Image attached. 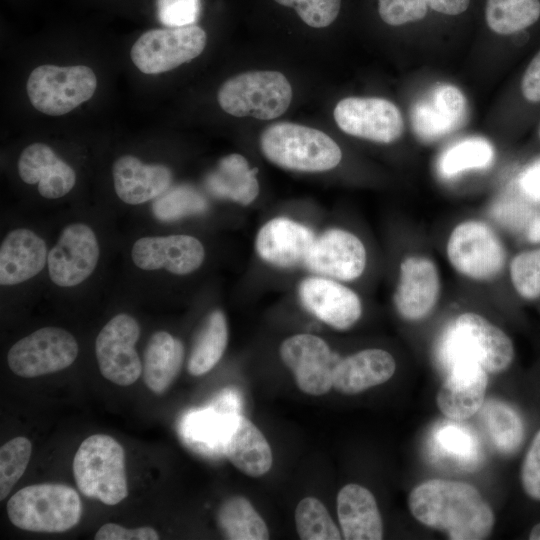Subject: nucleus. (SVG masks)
Listing matches in <instances>:
<instances>
[{"label":"nucleus","instance_id":"nucleus-1","mask_svg":"<svg viewBox=\"0 0 540 540\" xmlns=\"http://www.w3.org/2000/svg\"><path fill=\"white\" fill-rule=\"evenodd\" d=\"M408 507L422 525L445 532L452 540H481L494 527V513L471 484L431 479L415 486Z\"/></svg>","mask_w":540,"mask_h":540},{"label":"nucleus","instance_id":"nucleus-2","mask_svg":"<svg viewBox=\"0 0 540 540\" xmlns=\"http://www.w3.org/2000/svg\"><path fill=\"white\" fill-rule=\"evenodd\" d=\"M514 346L509 336L483 316L459 315L442 335L438 359L445 369L458 361L479 363L487 373H501L513 362Z\"/></svg>","mask_w":540,"mask_h":540},{"label":"nucleus","instance_id":"nucleus-3","mask_svg":"<svg viewBox=\"0 0 540 540\" xmlns=\"http://www.w3.org/2000/svg\"><path fill=\"white\" fill-rule=\"evenodd\" d=\"M6 510L12 524L22 530L60 533L78 524L82 502L70 486L42 483L17 491L8 500Z\"/></svg>","mask_w":540,"mask_h":540},{"label":"nucleus","instance_id":"nucleus-4","mask_svg":"<svg viewBox=\"0 0 540 540\" xmlns=\"http://www.w3.org/2000/svg\"><path fill=\"white\" fill-rule=\"evenodd\" d=\"M260 146L272 163L295 171H327L336 167L342 158L340 147L327 134L288 122L266 128Z\"/></svg>","mask_w":540,"mask_h":540},{"label":"nucleus","instance_id":"nucleus-5","mask_svg":"<svg viewBox=\"0 0 540 540\" xmlns=\"http://www.w3.org/2000/svg\"><path fill=\"white\" fill-rule=\"evenodd\" d=\"M77 487L88 498L116 505L128 495L125 452L106 434H94L82 441L73 460Z\"/></svg>","mask_w":540,"mask_h":540},{"label":"nucleus","instance_id":"nucleus-6","mask_svg":"<svg viewBox=\"0 0 540 540\" xmlns=\"http://www.w3.org/2000/svg\"><path fill=\"white\" fill-rule=\"evenodd\" d=\"M217 99L220 107L230 115L270 120L287 110L292 100V88L280 72L250 71L225 81Z\"/></svg>","mask_w":540,"mask_h":540},{"label":"nucleus","instance_id":"nucleus-7","mask_svg":"<svg viewBox=\"0 0 540 540\" xmlns=\"http://www.w3.org/2000/svg\"><path fill=\"white\" fill-rule=\"evenodd\" d=\"M32 106L47 115H64L88 101L97 88L93 70L84 65L60 67L41 65L27 81Z\"/></svg>","mask_w":540,"mask_h":540},{"label":"nucleus","instance_id":"nucleus-8","mask_svg":"<svg viewBox=\"0 0 540 540\" xmlns=\"http://www.w3.org/2000/svg\"><path fill=\"white\" fill-rule=\"evenodd\" d=\"M205 31L193 24L151 29L143 33L131 48L134 65L145 74L170 71L198 57L206 46Z\"/></svg>","mask_w":540,"mask_h":540},{"label":"nucleus","instance_id":"nucleus-9","mask_svg":"<svg viewBox=\"0 0 540 540\" xmlns=\"http://www.w3.org/2000/svg\"><path fill=\"white\" fill-rule=\"evenodd\" d=\"M447 256L457 272L477 281L495 278L503 269L506 252L493 229L480 221L458 224L450 234Z\"/></svg>","mask_w":540,"mask_h":540},{"label":"nucleus","instance_id":"nucleus-10","mask_svg":"<svg viewBox=\"0 0 540 540\" xmlns=\"http://www.w3.org/2000/svg\"><path fill=\"white\" fill-rule=\"evenodd\" d=\"M79 351L75 337L59 327H43L12 345L8 366L23 378H34L68 368Z\"/></svg>","mask_w":540,"mask_h":540},{"label":"nucleus","instance_id":"nucleus-11","mask_svg":"<svg viewBox=\"0 0 540 540\" xmlns=\"http://www.w3.org/2000/svg\"><path fill=\"white\" fill-rule=\"evenodd\" d=\"M140 336L138 322L126 313L111 318L95 341V354L104 378L120 386L135 383L142 373V363L135 349Z\"/></svg>","mask_w":540,"mask_h":540},{"label":"nucleus","instance_id":"nucleus-12","mask_svg":"<svg viewBox=\"0 0 540 540\" xmlns=\"http://www.w3.org/2000/svg\"><path fill=\"white\" fill-rule=\"evenodd\" d=\"M99 257L100 247L93 229L84 223H71L63 228L48 253L49 277L60 287L77 286L94 272Z\"/></svg>","mask_w":540,"mask_h":540},{"label":"nucleus","instance_id":"nucleus-13","mask_svg":"<svg viewBox=\"0 0 540 540\" xmlns=\"http://www.w3.org/2000/svg\"><path fill=\"white\" fill-rule=\"evenodd\" d=\"M334 119L345 133L378 143H392L403 132V118L390 101L377 97H348L334 109Z\"/></svg>","mask_w":540,"mask_h":540},{"label":"nucleus","instance_id":"nucleus-14","mask_svg":"<svg viewBox=\"0 0 540 540\" xmlns=\"http://www.w3.org/2000/svg\"><path fill=\"white\" fill-rule=\"evenodd\" d=\"M283 363L292 371L298 388L309 395L326 394L333 386V356L318 336L297 334L280 346Z\"/></svg>","mask_w":540,"mask_h":540},{"label":"nucleus","instance_id":"nucleus-15","mask_svg":"<svg viewBox=\"0 0 540 540\" xmlns=\"http://www.w3.org/2000/svg\"><path fill=\"white\" fill-rule=\"evenodd\" d=\"M304 266L324 277L351 281L365 269L366 250L354 234L330 229L315 239Z\"/></svg>","mask_w":540,"mask_h":540},{"label":"nucleus","instance_id":"nucleus-16","mask_svg":"<svg viewBox=\"0 0 540 540\" xmlns=\"http://www.w3.org/2000/svg\"><path fill=\"white\" fill-rule=\"evenodd\" d=\"M204 257L202 243L189 235L146 236L136 240L131 249L132 261L139 269H165L175 275L194 272Z\"/></svg>","mask_w":540,"mask_h":540},{"label":"nucleus","instance_id":"nucleus-17","mask_svg":"<svg viewBox=\"0 0 540 540\" xmlns=\"http://www.w3.org/2000/svg\"><path fill=\"white\" fill-rule=\"evenodd\" d=\"M439 294V274L431 259L410 256L403 260L394 303L404 319L418 321L425 318L435 307Z\"/></svg>","mask_w":540,"mask_h":540},{"label":"nucleus","instance_id":"nucleus-18","mask_svg":"<svg viewBox=\"0 0 540 540\" xmlns=\"http://www.w3.org/2000/svg\"><path fill=\"white\" fill-rule=\"evenodd\" d=\"M447 371L448 375L438 390L436 403L447 418L463 421L484 405L487 371L479 363L470 360L455 362Z\"/></svg>","mask_w":540,"mask_h":540},{"label":"nucleus","instance_id":"nucleus-19","mask_svg":"<svg viewBox=\"0 0 540 540\" xmlns=\"http://www.w3.org/2000/svg\"><path fill=\"white\" fill-rule=\"evenodd\" d=\"M298 292L302 305L335 329H348L361 316L362 306L357 294L333 279L307 278L301 282Z\"/></svg>","mask_w":540,"mask_h":540},{"label":"nucleus","instance_id":"nucleus-20","mask_svg":"<svg viewBox=\"0 0 540 540\" xmlns=\"http://www.w3.org/2000/svg\"><path fill=\"white\" fill-rule=\"evenodd\" d=\"M466 113L462 92L450 84L438 85L412 108V127L420 139L434 141L461 127Z\"/></svg>","mask_w":540,"mask_h":540},{"label":"nucleus","instance_id":"nucleus-21","mask_svg":"<svg viewBox=\"0 0 540 540\" xmlns=\"http://www.w3.org/2000/svg\"><path fill=\"white\" fill-rule=\"evenodd\" d=\"M308 227L288 218L268 221L258 232L256 250L266 262L281 268L304 265L315 242Z\"/></svg>","mask_w":540,"mask_h":540},{"label":"nucleus","instance_id":"nucleus-22","mask_svg":"<svg viewBox=\"0 0 540 540\" xmlns=\"http://www.w3.org/2000/svg\"><path fill=\"white\" fill-rule=\"evenodd\" d=\"M17 167L22 181L30 185L37 183L38 192L46 199L65 196L76 182L73 168L43 143L27 146L20 154Z\"/></svg>","mask_w":540,"mask_h":540},{"label":"nucleus","instance_id":"nucleus-23","mask_svg":"<svg viewBox=\"0 0 540 540\" xmlns=\"http://www.w3.org/2000/svg\"><path fill=\"white\" fill-rule=\"evenodd\" d=\"M48 253L45 241L34 231H10L0 246L1 286L17 285L39 274L47 264Z\"/></svg>","mask_w":540,"mask_h":540},{"label":"nucleus","instance_id":"nucleus-24","mask_svg":"<svg viewBox=\"0 0 540 540\" xmlns=\"http://www.w3.org/2000/svg\"><path fill=\"white\" fill-rule=\"evenodd\" d=\"M114 189L126 204L138 205L156 199L172 182L171 170L161 164H144L137 157H119L112 168Z\"/></svg>","mask_w":540,"mask_h":540},{"label":"nucleus","instance_id":"nucleus-25","mask_svg":"<svg viewBox=\"0 0 540 540\" xmlns=\"http://www.w3.org/2000/svg\"><path fill=\"white\" fill-rule=\"evenodd\" d=\"M393 356L382 349H366L340 360L334 367L333 387L355 395L387 382L395 373Z\"/></svg>","mask_w":540,"mask_h":540},{"label":"nucleus","instance_id":"nucleus-26","mask_svg":"<svg viewBox=\"0 0 540 540\" xmlns=\"http://www.w3.org/2000/svg\"><path fill=\"white\" fill-rule=\"evenodd\" d=\"M337 514L346 540H380L383 523L374 495L359 484H347L337 495Z\"/></svg>","mask_w":540,"mask_h":540},{"label":"nucleus","instance_id":"nucleus-27","mask_svg":"<svg viewBox=\"0 0 540 540\" xmlns=\"http://www.w3.org/2000/svg\"><path fill=\"white\" fill-rule=\"evenodd\" d=\"M223 453L238 470L250 477L266 474L273 463L272 451L263 433L240 414L230 424Z\"/></svg>","mask_w":540,"mask_h":540},{"label":"nucleus","instance_id":"nucleus-28","mask_svg":"<svg viewBox=\"0 0 540 540\" xmlns=\"http://www.w3.org/2000/svg\"><path fill=\"white\" fill-rule=\"evenodd\" d=\"M184 353L182 342L168 332L152 334L145 347L142 363L146 386L154 393H164L179 374Z\"/></svg>","mask_w":540,"mask_h":540},{"label":"nucleus","instance_id":"nucleus-29","mask_svg":"<svg viewBox=\"0 0 540 540\" xmlns=\"http://www.w3.org/2000/svg\"><path fill=\"white\" fill-rule=\"evenodd\" d=\"M255 171L242 155L230 154L223 157L215 170L206 177V187L218 198L247 205L259 193Z\"/></svg>","mask_w":540,"mask_h":540},{"label":"nucleus","instance_id":"nucleus-30","mask_svg":"<svg viewBox=\"0 0 540 540\" xmlns=\"http://www.w3.org/2000/svg\"><path fill=\"white\" fill-rule=\"evenodd\" d=\"M228 342L226 317L220 310L211 312L192 346L187 370L193 376L210 371L221 359Z\"/></svg>","mask_w":540,"mask_h":540},{"label":"nucleus","instance_id":"nucleus-31","mask_svg":"<svg viewBox=\"0 0 540 540\" xmlns=\"http://www.w3.org/2000/svg\"><path fill=\"white\" fill-rule=\"evenodd\" d=\"M483 419L495 448L504 455L514 454L522 445L525 424L519 411L507 402L490 400Z\"/></svg>","mask_w":540,"mask_h":540},{"label":"nucleus","instance_id":"nucleus-32","mask_svg":"<svg viewBox=\"0 0 540 540\" xmlns=\"http://www.w3.org/2000/svg\"><path fill=\"white\" fill-rule=\"evenodd\" d=\"M219 527L231 540H266L269 531L253 505L243 496L226 499L218 511Z\"/></svg>","mask_w":540,"mask_h":540},{"label":"nucleus","instance_id":"nucleus-33","mask_svg":"<svg viewBox=\"0 0 540 540\" xmlns=\"http://www.w3.org/2000/svg\"><path fill=\"white\" fill-rule=\"evenodd\" d=\"M485 18L498 34L522 32L540 19V0H487Z\"/></svg>","mask_w":540,"mask_h":540},{"label":"nucleus","instance_id":"nucleus-34","mask_svg":"<svg viewBox=\"0 0 540 540\" xmlns=\"http://www.w3.org/2000/svg\"><path fill=\"white\" fill-rule=\"evenodd\" d=\"M493 158L494 149L489 141L478 137L467 138L441 154L438 171L442 177L452 178L470 169L486 168Z\"/></svg>","mask_w":540,"mask_h":540},{"label":"nucleus","instance_id":"nucleus-35","mask_svg":"<svg viewBox=\"0 0 540 540\" xmlns=\"http://www.w3.org/2000/svg\"><path fill=\"white\" fill-rule=\"evenodd\" d=\"M295 524L303 540H339L341 533L324 504L315 497H305L295 509Z\"/></svg>","mask_w":540,"mask_h":540},{"label":"nucleus","instance_id":"nucleus-36","mask_svg":"<svg viewBox=\"0 0 540 540\" xmlns=\"http://www.w3.org/2000/svg\"><path fill=\"white\" fill-rule=\"evenodd\" d=\"M207 206V201L198 191L181 185L168 189L156 198L152 210L157 219L168 222L201 214Z\"/></svg>","mask_w":540,"mask_h":540},{"label":"nucleus","instance_id":"nucleus-37","mask_svg":"<svg viewBox=\"0 0 540 540\" xmlns=\"http://www.w3.org/2000/svg\"><path fill=\"white\" fill-rule=\"evenodd\" d=\"M32 444L26 437H15L0 449V500L11 492L30 461Z\"/></svg>","mask_w":540,"mask_h":540},{"label":"nucleus","instance_id":"nucleus-38","mask_svg":"<svg viewBox=\"0 0 540 540\" xmlns=\"http://www.w3.org/2000/svg\"><path fill=\"white\" fill-rule=\"evenodd\" d=\"M223 413L214 407L206 411L191 415L187 421L189 437L209 447L220 446L223 451V442L232 420L237 416Z\"/></svg>","mask_w":540,"mask_h":540},{"label":"nucleus","instance_id":"nucleus-39","mask_svg":"<svg viewBox=\"0 0 540 540\" xmlns=\"http://www.w3.org/2000/svg\"><path fill=\"white\" fill-rule=\"evenodd\" d=\"M435 443L440 452L465 464H470L478 458V444L466 428L447 423L436 430Z\"/></svg>","mask_w":540,"mask_h":540},{"label":"nucleus","instance_id":"nucleus-40","mask_svg":"<svg viewBox=\"0 0 540 540\" xmlns=\"http://www.w3.org/2000/svg\"><path fill=\"white\" fill-rule=\"evenodd\" d=\"M510 277L517 294L527 300L540 297V248L516 255L510 264Z\"/></svg>","mask_w":540,"mask_h":540},{"label":"nucleus","instance_id":"nucleus-41","mask_svg":"<svg viewBox=\"0 0 540 540\" xmlns=\"http://www.w3.org/2000/svg\"><path fill=\"white\" fill-rule=\"evenodd\" d=\"M292 7L299 17L309 26L323 28L330 25L337 17L341 0H274Z\"/></svg>","mask_w":540,"mask_h":540},{"label":"nucleus","instance_id":"nucleus-42","mask_svg":"<svg viewBox=\"0 0 540 540\" xmlns=\"http://www.w3.org/2000/svg\"><path fill=\"white\" fill-rule=\"evenodd\" d=\"M426 14L425 0H379V15L392 26L419 21Z\"/></svg>","mask_w":540,"mask_h":540},{"label":"nucleus","instance_id":"nucleus-43","mask_svg":"<svg viewBox=\"0 0 540 540\" xmlns=\"http://www.w3.org/2000/svg\"><path fill=\"white\" fill-rule=\"evenodd\" d=\"M157 16L168 27L193 25L200 13V0H156Z\"/></svg>","mask_w":540,"mask_h":540},{"label":"nucleus","instance_id":"nucleus-44","mask_svg":"<svg viewBox=\"0 0 540 540\" xmlns=\"http://www.w3.org/2000/svg\"><path fill=\"white\" fill-rule=\"evenodd\" d=\"M520 481L524 493L530 499L540 502V429L532 438L524 455Z\"/></svg>","mask_w":540,"mask_h":540},{"label":"nucleus","instance_id":"nucleus-45","mask_svg":"<svg viewBox=\"0 0 540 540\" xmlns=\"http://www.w3.org/2000/svg\"><path fill=\"white\" fill-rule=\"evenodd\" d=\"M492 215L500 223L514 229L522 228L532 219L531 208L525 202L513 197L502 198L494 204Z\"/></svg>","mask_w":540,"mask_h":540},{"label":"nucleus","instance_id":"nucleus-46","mask_svg":"<svg viewBox=\"0 0 540 540\" xmlns=\"http://www.w3.org/2000/svg\"><path fill=\"white\" fill-rule=\"evenodd\" d=\"M96 540H157V531L149 526L126 528L116 523H106L96 532Z\"/></svg>","mask_w":540,"mask_h":540},{"label":"nucleus","instance_id":"nucleus-47","mask_svg":"<svg viewBox=\"0 0 540 540\" xmlns=\"http://www.w3.org/2000/svg\"><path fill=\"white\" fill-rule=\"evenodd\" d=\"M521 91L528 102H540V50L532 58L523 74Z\"/></svg>","mask_w":540,"mask_h":540},{"label":"nucleus","instance_id":"nucleus-48","mask_svg":"<svg viewBox=\"0 0 540 540\" xmlns=\"http://www.w3.org/2000/svg\"><path fill=\"white\" fill-rule=\"evenodd\" d=\"M518 186L530 202L540 204V159L529 165L520 175Z\"/></svg>","mask_w":540,"mask_h":540},{"label":"nucleus","instance_id":"nucleus-49","mask_svg":"<svg viewBox=\"0 0 540 540\" xmlns=\"http://www.w3.org/2000/svg\"><path fill=\"white\" fill-rule=\"evenodd\" d=\"M427 6L446 15H459L466 11L470 0H425Z\"/></svg>","mask_w":540,"mask_h":540},{"label":"nucleus","instance_id":"nucleus-50","mask_svg":"<svg viewBox=\"0 0 540 540\" xmlns=\"http://www.w3.org/2000/svg\"><path fill=\"white\" fill-rule=\"evenodd\" d=\"M527 239L532 243H540V215L532 218L529 222Z\"/></svg>","mask_w":540,"mask_h":540},{"label":"nucleus","instance_id":"nucleus-51","mask_svg":"<svg viewBox=\"0 0 540 540\" xmlns=\"http://www.w3.org/2000/svg\"><path fill=\"white\" fill-rule=\"evenodd\" d=\"M530 540H540V522L536 523L529 532Z\"/></svg>","mask_w":540,"mask_h":540},{"label":"nucleus","instance_id":"nucleus-52","mask_svg":"<svg viewBox=\"0 0 540 540\" xmlns=\"http://www.w3.org/2000/svg\"><path fill=\"white\" fill-rule=\"evenodd\" d=\"M538 133H539V138H540V127H539V132Z\"/></svg>","mask_w":540,"mask_h":540}]
</instances>
